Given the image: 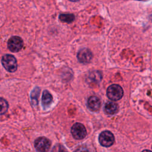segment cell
<instances>
[{"label":"cell","mask_w":152,"mask_h":152,"mask_svg":"<svg viewBox=\"0 0 152 152\" xmlns=\"http://www.w3.org/2000/svg\"><path fill=\"white\" fill-rule=\"evenodd\" d=\"M2 64L5 69L10 72H15L17 69V62L15 58L11 55L7 54L2 56Z\"/></svg>","instance_id":"obj_1"},{"label":"cell","mask_w":152,"mask_h":152,"mask_svg":"<svg viewBox=\"0 0 152 152\" xmlns=\"http://www.w3.org/2000/svg\"><path fill=\"white\" fill-rule=\"evenodd\" d=\"M123 95V89L118 84H112L107 89V96L112 100H119L122 97Z\"/></svg>","instance_id":"obj_2"},{"label":"cell","mask_w":152,"mask_h":152,"mask_svg":"<svg viewBox=\"0 0 152 152\" xmlns=\"http://www.w3.org/2000/svg\"><path fill=\"white\" fill-rule=\"evenodd\" d=\"M71 132L73 137L76 140L83 139L87 135L85 126L80 123L74 124L71 129Z\"/></svg>","instance_id":"obj_3"},{"label":"cell","mask_w":152,"mask_h":152,"mask_svg":"<svg viewBox=\"0 0 152 152\" xmlns=\"http://www.w3.org/2000/svg\"><path fill=\"white\" fill-rule=\"evenodd\" d=\"M99 140L100 144L103 147H110L114 143L115 137L113 134L109 131L102 132L99 135Z\"/></svg>","instance_id":"obj_4"},{"label":"cell","mask_w":152,"mask_h":152,"mask_svg":"<svg viewBox=\"0 0 152 152\" xmlns=\"http://www.w3.org/2000/svg\"><path fill=\"white\" fill-rule=\"evenodd\" d=\"M50 140L45 137H40L34 141V147L39 152H48L50 147Z\"/></svg>","instance_id":"obj_5"},{"label":"cell","mask_w":152,"mask_h":152,"mask_svg":"<svg viewBox=\"0 0 152 152\" xmlns=\"http://www.w3.org/2000/svg\"><path fill=\"white\" fill-rule=\"evenodd\" d=\"M8 48L12 52H17L21 49L23 46L22 39L18 36H12L8 41Z\"/></svg>","instance_id":"obj_6"},{"label":"cell","mask_w":152,"mask_h":152,"mask_svg":"<svg viewBox=\"0 0 152 152\" xmlns=\"http://www.w3.org/2000/svg\"><path fill=\"white\" fill-rule=\"evenodd\" d=\"M93 58L91 52L87 48H83L79 50L77 53V58L78 61L83 64H87L91 61Z\"/></svg>","instance_id":"obj_7"},{"label":"cell","mask_w":152,"mask_h":152,"mask_svg":"<svg viewBox=\"0 0 152 152\" xmlns=\"http://www.w3.org/2000/svg\"><path fill=\"white\" fill-rule=\"evenodd\" d=\"M100 106L101 102L99 97L94 96H92L88 99L87 106L90 110L93 112L98 111L100 107Z\"/></svg>","instance_id":"obj_8"},{"label":"cell","mask_w":152,"mask_h":152,"mask_svg":"<svg viewBox=\"0 0 152 152\" xmlns=\"http://www.w3.org/2000/svg\"><path fill=\"white\" fill-rule=\"evenodd\" d=\"M104 110L107 114L113 115L118 112V104L114 102H108L105 104Z\"/></svg>","instance_id":"obj_9"},{"label":"cell","mask_w":152,"mask_h":152,"mask_svg":"<svg viewBox=\"0 0 152 152\" xmlns=\"http://www.w3.org/2000/svg\"><path fill=\"white\" fill-rule=\"evenodd\" d=\"M52 101V96L48 90H44L42 94V102L43 106H48Z\"/></svg>","instance_id":"obj_10"},{"label":"cell","mask_w":152,"mask_h":152,"mask_svg":"<svg viewBox=\"0 0 152 152\" xmlns=\"http://www.w3.org/2000/svg\"><path fill=\"white\" fill-rule=\"evenodd\" d=\"M59 18L62 22L71 23L74 20L75 16L72 14H62L59 15Z\"/></svg>","instance_id":"obj_11"},{"label":"cell","mask_w":152,"mask_h":152,"mask_svg":"<svg viewBox=\"0 0 152 152\" xmlns=\"http://www.w3.org/2000/svg\"><path fill=\"white\" fill-rule=\"evenodd\" d=\"M40 94V88L39 87H36L31 93V99L33 104L36 105L38 103L39 96Z\"/></svg>","instance_id":"obj_12"},{"label":"cell","mask_w":152,"mask_h":152,"mask_svg":"<svg viewBox=\"0 0 152 152\" xmlns=\"http://www.w3.org/2000/svg\"><path fill=\"white\" fill-rule=\"evenodd\" d=\"M102 75L101 74L97 71H94L90 73L89 75V79L91 81H93L95 82H99L101 80Z\"/></svg>","instance_id":"obj_13"},{"label":"cell","mask_w":152,"mask_h":152,"mask_svg":"<svg viewBox=\"0 0 152 152\" xmlns=\"http://www.w3.org/2000/svg\"><path fill=\"white\" fill-rule=\"evenodd\" d=\"M1 114L2 115L7 112L8 108V104L7 102L3 98H1Z\"/></svg>","instance_id":"obj_14"},{"label":"cell","mask_w":152,"mask_h":152,"mask_svg":"<svg viewBox=\"0 0 152 152\" xmlns=\"http://www.w3.org/2000/svg\"><path fill=\"white\" fill-rule=\"evenodd\" d=\"M52 152H66L65 147L61 144H56L53 147Z\"/></svg>","instance_id":"obj_15"},{"label":"cell","mask_w":152,"mask_h":152,"mask_svg":"<svg viewBox=\"0 0 152 152\" xmlns=\"http://www.w3.org/2000/svg\"><path fill=\"white\" fill-rule=\"evenodd\" d=\"M74 152H89V151L86 146L81 145L78 147Z\"/></svg>","instance_id":"obj_16"},{"label":"cell","mask_w":152,"mask_h":152,"mask_svg":"<svg viewBox=\"0 0 152 152\" xmlns=\"http://www.w3.org/2000/svg\"><path fill=\"white\" fill-rule=\"evenodd\" d=\"M142 152H152V151L150 150H144Z\"/></svg>","instance_id":"obj_17"},{"label":"cell","mask_w":152,"mask_h":152,"mask_svg":"<svg viewBox=\"0 0 152 152\" xmlns=\"http://www.w3.org/2000/svg\"><path fill=\"white\" fill-rule=\"evenodd\" d=\"M69 1H72V2H75V1H79V0H69Z\"/></svg>","instance_id":"obj_18"},{"label":"cell","mask_w":152,"mask_h":152,"mask_svg":"<svg viewBox=\"0 0 152 152\" xmlns=\"http://www.w3.org/2000/svg\"><path fill=\"white\" fill-rule=\"evenodd\" d=\"M138 1H145V0H138Z\"/></svg>","instance_id":"obj_19"}]
</instances>
